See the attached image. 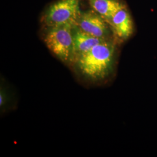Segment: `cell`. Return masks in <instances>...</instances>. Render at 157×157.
I'll use <instances>...</instances> for the list:
<instances>
[{
	"label": "cell",
	"mask_w": 157,
	"mask_h": 157,
	"mask_svg": "<svg viewBox=\"0 0 157 157\" xmlns=\"http://www.w3.org/2000/svg\"><path fill=\"white\" fill-rule=\"evenodd\" d=\"M73 26L67 24L48 28L44 37L47 48L60 61L67 65L72 63L74 59Z\"/></svg>",
	"instance_id": "7a4b0ae2"
},
{
	"label": "cell",
	"mask_w": 157,
	"mask_h": 157,
	"mask_svg": "<svg viewBox=\"0 0 157 157\" xmlns=\"http://www.w3.org/2000/svg\"><path fill=\"white\" fill-rule=\"evenodd\" d=\"M115 51L114 44L107 40L80 56L73 63L86 78L100 80L105 78L112 71Z\"/></svg>",
	"instance_id": "6da1fadb"
},
{
	"label": "cell",
	"mask_w": 157,
	"mask_h": 157,
	"mask_svg": "<svg viewBox=\"0 0 157 157\" xmlns=\"http://www.w3.org/2000/svg\"><path fill=\"white\" fill-rule=\"evenodd\" d=\"M91 8L108 24L117 12L124 8L119 0H88Z\"/></svg>",
	"instance_id": "52a82bcc"
},
{
	"label": "cell",
	"mask_w": 157,
	"mask_h": 157,
	"mask_svg": "<svg viewBox=\"0 0 157 157\" xmlns=\"http://www.w3.org/2000/svg\"><path fill=\"white\" fill-rule=\"evenodd\" d=\"M74 61L78 56L90 50L95 45L107 40L91 36L74 26L72 30Z\"/></svg>",
	"instance_id": "8992f818"
},
{
	"label": "cell",
	"mask_w": 157,
	"mask_h": 157,
	"mask_svg": "<svg viewBox=\"0 0 157 157\" xmlns=\"http://www.w3.org/2000/svg\"><path fill=\"white\" fill-rule=\"evenodd\" d=\"M108 25L111 26L112 32L119 39L127 40L133 33L132 19L125 7L119 10L112 17Z\"/></svg>",
	"instance_id": "5b68a950"
},
{
	"label": "cell",
	"mask_w": 157,
	"mask_h": 157,
	"mask_svg": "<svg viewBox=\"0 0 157 157\" xmlns=\"http://www.w3.org/2000/svg\"><path fill=\"white\" fill-rule=\"evenodd\" d=\"M81 12L80 0H58L47 10L43 22L47 28L67 24L76 26Z\"/></svg>",
	"instance_id": "3957f363"
},
{
	"label": "cell",
	"mask_w": 157,
	"mask_h": 157,
	"mask_svg": "<svg viewBox=\"0 0 157 157\" xmlns=\"http://www.w3.org/2000/svg\"><path fill=\"white\" fill-rule=\"evenodd\" d=\"M107 22L93 10L82 12L76 26L95 37L109 40V30Z\"/></svg>",
	"instance_id": "277c9868"
}]
</instances>
